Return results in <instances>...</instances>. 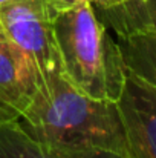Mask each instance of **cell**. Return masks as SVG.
I'll return each mask as SVG.
<instances>
[{
    "label": "cell",
    "mask_w": 156,
    "mask_h": 158,
    "mask_svg": "<svg viewBox=\"0 0 156 158\" xmlns=\"http://www.w3.org/2000/svg\"><path fill=\"white\" fill-rule=\"evenodd\" d=\"M115 103L127 158H156V85L126 72L121 95Z\"/></svg>",
    "instance_id": "4"
},
{
    "label": "cell",
    "mask_w": 156,
    "mask_h": 158,
    "mask_svg": "<svg viewBox=\"0 0 156 158\" xmlns=\"http://www.w3.org/2000/svg\"><path fill=\"white\" fill-rule=\"evenodd\" d=\"M17 121L28 135L43 143L100 149L127 158L116 103L81 94L63 75L37 89Z\"/></svg>",
    "instance_id": "1"
},
{
    "label": "cell",
    "mask_w": 156,
    "mask_h": 158,
    "mask_svg": "<svg viewBox=\"0 0 156 158\" xmlns=\"http://www.w3.org/2000/svg\"><path fill=\"white\" fill-rule=\"evenodd\" d=\"M0 26L29 60L37 89L61 75L52 15L46 0H9L0 8Z\"/></svg>",
    "instance_id": "3"
},
{
    "label": "cell",
    "mask_w": 156,
    "mask_h": 158,
    "mask_svg": "<svg viewBox=\"0 0 156 158\" xmlns=\"http://www.w3.org/2000/svg\"><path fill=\"white\" fill-rule=\"evenodd\" d=\"M116 45L126 72L156 85V29L118 37Z\"/></svg>",
    "instance_id": "8"
},
{
    "label": "cell",
    "mask_w": 156,
    "mask_h": 158,
    "mask_svg": "<svg viewBox=\"0 0 156 158\" xmlns=\"http://www.w3.org/2000/svg\"><path fill=\"white\" fill-rule=\"evenodd\" d=\"M97 19L106 28L126 37L144 31L156 29L155 0H132L112 8H92Z\"/></svg>",
    "instance_id": "7"
},
{
    "label": "cell",
    "mask_w": 156,
    "mask_h": 158,
    "mask_svg": "<svg viewBox=\"0 0 156 158\" xmlns=\"http://www.w3.org/2000/svg\"><path fill=\"white\" fill-rule=\"evenodd\" d=\"M0 158H119L115 154L90 149L69 148L38 141L28 135L17 120L0 123Z\"/></svg>",
    "instance_id": "6"
},
{
    "label": "cell",
    "mask_w": 156,
    "mask_h": 158,
    "mask_svg": "<svg viewBox=\"0 0 156 158\" xmlns=\"http://www.w3.org/2000/svg\"><path fill=\"white\" fill-rule=\"evenodd\" d=\"M37 92L29 60L0 26V123L18 120Z\"/></svg>",
    "instance_id": "5"
},
{
    "label": "cell",
    "mask_w": 156,
    "mask_h": 158,
    "mask_svg": "<svg viewBox=\"0 0 156 158\" xmlns=\"http://www.w3.org/2000/svg\"><path fill=\"white\" fill-rule=\"evenodd\" d=\"M8 2H9V0H0V8H2L5 3H8Z\"/></svg>",
    "instance_id": "11"
},
{
    "label": "cell",
    "mask_w": 156,
    "mask_h": 158,
    "mask_svg": "<svg viewBox=\"0 0 156 158\" xmlns=\"http://www.w3.org/2000/svg\"><path fill=\"white\" fill-rule=\"evenodd\" d=\"M61 75L81 94L116 102L126 69L119 48L97 19L89 0L52 17Z\"/></svg>",
    "instance_id": "2"
},
{
    "label": "cell",
    "mask_w": 156,
    "mask_h": 158,
    "mask_svg": "<svg viewBox=\"0 0 156 158\" xmlns=\"http://www.w3.org/2000/svg\"><path fill=\"white\" fill-rule=\"evenodd\" d=\"M80 2H83V0H46L48 8H49V12H51L52 17H54L55 14L61 12V11H66V9L72 8L74 5H77V3H80Z\"/></svg>",
    "instance_id": "9"
},
{
    "label": "cell",
    "mask_w": 156,
    "mask_h": 158,
    "mask_svg": "<svg viewBox=\"0 0 156 158\" xmlns=\"http://www.w3.org/2000/svg\"><path fill=\"white\" fill-rule=\"evenodd\" d=\"M127 2H132V0H89L92 8H112V6L127 3Z\"/></svg>",
    "instance_id": "10"
}]
</instances>
